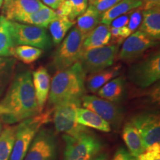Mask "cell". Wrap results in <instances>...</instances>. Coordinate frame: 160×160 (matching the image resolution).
Here are the masks:
<instances>
[{"mask_svg":"<svg viewBox=\"0 0 160 160\" xmlns=\"http://www.w3.org/2000/svg\"><path fill=\"white\" fill-rule=\"evenodd\" d=\"M40 113L32 73L28 70L19 72L13 77L0 101V120L6 125H14Z\"/></svg>","mask_w":160,"mask_h":160,"instance_id":"obj_1","label":"cell"},{"mask_svg":"<svg viewBox=\"0 0 160 160\" xmlns=\"http://www.w3.org/2000/svg\"><path fill=\"white\" fill-rule=\"evenodd\" d=\"M86 73L79 62L62 71H57L51 82L48 95L50 108L62 103L82 105L86 93Z\"/></svg>","mask_w":160,"mask_h":160,"instance_id":"obj_2","label":"cell"},{"mask_svg":"<svg viewBox=\"0 0 160 160\" xmlns=\"http://www.w3.org/2000/svg\"><path fill=\"white\" fill-rule=\"evenodd\" d=\"M63 160H93L102 149V142L88 128L77 134H63Z\"/></svg>","mask_w":160,"mask_h":160,"instance_id":"obj_3","label":"cell"},{"mask_svg":"<svg viewBox=\"0 0 160 160\" xmlns=\"http://www.w3.org/2000/svg\"><path fill=\"white\" fill-rule=\"evenodd\" d=\"M53 109L20 122L17 125L15 139L9 160H23L35 136L45 124L51 121Z\"/></svg>","mask_w":160,"mask_h":160,"instance_id":"obj_4","label":"cell"},{"mask_svg":"<svg viewBox=\"0 0 160 160\" xmlns=\"http://www.w3.org/2000/svg\"><path fill=\"white\" fill-rule=\"evenodd\" d=\"M84 39L76 26L71 30L53 54L52 65L56 71H62L79 61Z\"/></svg>","mask_w":160,"mask_h":160,"instance_id":"obj_5","label":"cell"},{"mask_svg":"<svg viewBox=\"0 0 160 160\" xmlns=\"http://www.w3.org/2000/svg\"><path fill=\"white\" fill-rule=\"evenodd\" d=\"M10 30L14 46L29 45L44 51L53 45L51 37L43 28L10 21Z\"/></svg>","mask_w":160,"mask_h":160,"instance_id":"obj_6","label":"cell"},{"mask_svg":"<svg viewBox=\"0 0 160 160\" xmlns=\"http://www.w3.org/2000/svg\"><path fill=\"white\" fill-rule=\"evenodd\" d=\"M119 51L117 44L88 50L82 52L79 62L86 75L91 74L113 65Z\"/></svg>","mask_w":160,"mask_h":160,"instance_id":"obj_7","label":"cell"},{"mask_svg":"<svg viewBox=\"0 0 160 160\" xmlns=\"http://www.w3.org/2000/svg\"><path fill=\"white\" fill-rule=\"evenodd\" d=\"M128 79L141 88H146L160 79V53H153L130 68Z\"/></svg>","mask_w":160,"mask_h":160,"instance_id":"obj_8","label":"cell"},{"mask_svg":"<svg viewBox=\"0 0 160 160\" xmlns=\"http://www.w3.org/2000/svg\"><path fill=\"white\" fill-rule=\"evenodd\" d=\"M58 142L55 132L42 128L35 136L23 160H57Z\"/></svg>","mask_w":160,"mask_h":160,"instance_id":"obj_9","label":"cell"},{"mask_svg":"<svg viewBox=\"0 0 160 160\" xmlns=\"http://www.w3.org/2000/svg\"><path fill=\"white\" fill-rule=\"evenodd\" d=\"M82 105L99 115L114 129L120 127L124 113L117 104L94 95H85L82 99Z\"/></svg>","mask_w":160,"mask_h":160,"instance_id":"obj_10","label":"cell"},{"mask_svg":"<svg viewBox=\"0 0 160 160\" xmlns=\"http://www.w3.org/2000/svg\"><path fill=\"white\" fill-rule=\"evenodd\" d=\"M81 105L77 103H62L53 108V120L56 131L65 135L73 136L88 128L77 123V108Z\"/></svg>","mask_w":160,"mask_h":160,"instance_id":"obj_11","label":"cell"},{"mask_svg":"<svg viewBox=\"0 0 160 160\" xmlns=\"http://www.w3.org/2000/svg\"><path fill=\"white\" fill-rule=\"evenodd\" d=\"M130 122L137 128L146 148L154 143H159L160 120L157 113L151 112L137 113Z\"/></svg>","mask_w":160,"mask_h":160,"instance_id":"obj_12","label":"cell"},{"mask_svg":"<svg viewBox=\"0 0 160 160\" xmlns=\"http://www.w3.org/2000/svg\"><path fill=\"white\" fill-rule=\"evenodd\" d=\"M157 45L156 40L152 39L142 31L138 30L125 39L117 57L122 61H132Z\"/></svg>","mask_w":160,"mask_h":160,"instance_id":"obj_13","label":"cell"},{"mask_svg":"<svg viewBox=\"0 0 160 160\" xmlns=\"http://www.w3.org/2000/svg\"><path fill=\"white\" fill-rule=\"evenodd\" d=\"M45 5L41 0H14L2 8L8 20L19 22L22 18L37 11Z\"/></svg>","mask_w":160,"mask_h":160,"instance_id":"obj_14","label":"cell"},{"mask_svg":"<svg viewBox=\"0 0 160 160\" xmlns=\"http://www.w3.org/2000/svg\"><path fill=\"white\" fill-rule=\"evenodd\" d=\"M33 88L40 112H42L48 99L51 79L48 70L43 66L38 68L32 73Z\"/></svg>","mask_w":160,"mask_h":160,"instance_id":"obj_15","label":"cell"},{"mask_svg":"<svg viewBox=\"0 0 160 160\" xmlns=\"http://www.w3.org/2000/svg\"><path fill=\"white\" fill-rule=\"evenodd\" d=\"M142 31L152 39H160V6L142 11V19L139 25Z\"/></svg>","mask_w":160,"mask_h":160,"instance_id":"obj_16","label":"cell"},{"mask_svg":"<svg viewBox=\"0 0 160 160\" xmlns=\"http://www.w3.org/2000/svg\"><path fill=\"white\" fill-rule=\"evenodd\" d=\"M122 136L131 157H137L145 150L146 147L140 133L130 121L124 125Z\"/></svg>","mask_w":160,"mask_h":160,"instance_id":"obj_17","label":"cell"},{"mask_svg":"<svg viewBox=\"0 0 160 160\" xmlns=\"http://www.w3.org/2000/svg\"><path fill=\"white\" fill-rule=\"evenodd\" d=\"M121 70L122 66L117 65L111 66L102 71L89 74L88 77L86 78V88L92 93H97L98 90L101 88L104 85L118 77L121 72Z\"/></svg>","mask_w":160,"mask_h":160,"instance_id":"obj_18","label":"cell"},{"mask_svg":"<svg viewBox=\"0 0 160 160\" xmlns=\"http://www.w3.org/2000/svg\"><path fill=\"white\" fill-rule=\"evenodd\" d=\"M111 40L110 26L99 24L84 39L82 52L108 45Z\"/></svg>","mask_w":160,"mask_h":160,"instance_id":"obj_19","label":"cell"},{"mask_svg":"<svg viewBox=\"0 0 160 160\" xmlns=\"http://www.w3.org/2000/svg\"><path fill=\"white\" fill-rule=\"evenodd\" d=\"M77 122L86 128H91L105 133L111 131V125L105 120L91 110L81 107L77 108Z\"/></svg>","mask_w":160,"mask_h":160,"instance_id":"obj_20","label":"cell"},{"mask_svg":"<svg viewBox=\"0 0 160 160\" xmlns=\"http://www.w3.org/2000/svg\"><path fill=\"white\" fill-rule=\"evenodd\" d=\"M99 97L118 104L123 99L125 93V80L122 77H117L104 85L97 92Z\"/></svg>","mask_w":160,"mask_h":160,"instance_id":"obj_21","label":"cell"},{"mask_svg":"<svg viewBox=\"0 0 160 160\" xmlns=\"http://www.w3.org/2000/svg\"><path fill=\"white\" fill-rule=\"evenodd\" d=\"M142 0H122L111 8L102 13L100 23L110 26L111 22L116 18L131 12L138 8L142 7Z\"/></svg>","mask_w":160,"mask_h":160,"instance_id":"obj_22","label":"cell"},{"mask_svg":"<svg viewBox=\"0 0 160 160\" xmlns=\"http://www.w3.org/2000/svg\"><path fill=\"white\" fill-rule=\"evenodd\" d=\"M59 16L54 10L44 5L37 11L32 13L22 18L17 22L28 24V25L38 26V27L47 28L50 24L55 19H58Z\"/></svg>","mask_w":160,"mask_h":160,"instance_id":"obj_23","label":"cell"},{"mask_svg":"<svg viewBox=\"0 0 160 160\" xmlns=\"http://www.w3.org/2000/svg\"><path fill=\"white\" fill-rule=\"evenodd\" d=\"M101 14L102 13L98 11L93 5H89L86 11L77 18L76 27L84 37H85L90 32L99 25Z\"/></svg>","mask_w":160,"mask_h":160,"instance_id":"obj_24","label":"cell"},{"mask_svg":"<svg viewBox=\"0 0 160 160\" xmlns=\"http://www.w3.org/2000/svg\"><path fill=\"white\" fill-rule=\"evenodd\" d=\"M17 59L12 57H0V99L9 87L13 76Z\"/></svg>","mask_w":160,"mask_h":160,"instance_id":"obj_25","label":"cell"},{"mask_svg":"<svg viewBox=\"0 0 160 160\" xmlns=\"http://www.w3.org/2000/svg\"><path fill=\"white\" fill-rule=\"evenodd\" d=\"M88 3V0H65L56 12L59 17H65L75 21L86 11Z\"/></svg>","mask_w":160,"mask_h":160,"instance_id":"obj_26","label":"cell"},{"mask_svg":"<svg viewBox=\"0 0 160 160\" xmlns=\"http://www.w3.org/2000/svg\"><path fill=\"white\" fill-rule=\"evenodd\" d=\"M74 25L75 21L65 17H59L52 22L48 26L52 42L54 45H59L61 43L67 35L68 32Z\"/></svg>","mask_w":160,"mask_h":160,"instance_id":"obj_27","label":"cell"},{"mask_svg":"<svg viewBox=\"0 0 160 160\" xmlns=\"http://www.w3.org/2000/svg\"><path fill=\"white\" fill-rule=\"evenodd\" d=\"M15 46L12 39L10 21L0 17V57H13Z\"/></svg>","mask_w":160,"mask_h":160,"instance_id":"obj_28","label":"cell"},{"mask_svg":"<svg viewBox=\"0 0 160 160\" xmlns=\"http://www.w3.org/2000/svg\"><path fill=\"white\" fill-rule=\"evenodd\" d=\"M17 125L7 126L0 133V160H9L11 157Z\"/></svg>","mask_w":160,"mask_h":160,"instance_id":"obj_29","label":"cell"},{"mask_svg":"<svg viewBox=\"0 0 160 160\" xmlns=\"http://www.w3.org/2000/svg\"><path fill=\"white\" fill-rule=\"evenodd\" d=\"M38 48L29 45H17L13 49V56L25 64H31L37 61L43 53Z\"/></svg>","mask_w":160,"mask_h":160,"instance_id":"obj_30","label":"cell"},{"mask_svg":"<svg viewBox=\"0 0 160 160\" xmlns=\"http://www.w3.org/2000/svg\"><path fill=\"white\" fill-rule=\"evenodd\" d=\"M137 160H160V143H154L145 148Z\"/></svg>","mask_w":160,"mask_h":160,"instance_id":"obj_31","label":"cell"},{"mask_svg":"<svg viewBox=\"0 0 160 160\" xmlns=\"http://www.w3.org/2000/svg\"><path fill=\"white\" fill-rule=\"evenodd\" d=\"M110 31H111V39H113L116 41L117 45L122 43L125 39H127L132 32L131 31L127 26L122 28H111L110 27Z\"/></svg>","mask_w":160,"mask_h":160,"instance_id":"obj_32","label":"cell"},{"mask_svg":"<svg viewBox=\"0 0 160 160\" xmlns=\"http://www.w3.org/2000/svg\"><path fill=\"white\" fill-rule=\"evenodd\" d=\"M142 8L141 7L133 10L130 15L129 21L128 23L127 27L131 30L132 33L136 31L138 28L139 27L140 24L142 19Z\"/></svg>","mask_w":160,"mask_h":160,"instance_id":"obj_33","label":"cell"},{"mask_svg":"<svg viewBox=\"0 0 160 160\" xmlns=\"http://www.w3.org/2000/svg\"><path fill=\"white\" fill-rule=\"evenodd\" d=\"M122 0H91L90 5H93L98 11L103 13L119 2Z\"/></svg>","mask_w":160,"mask_h":160,"instance_id":"obj_34","label":"cell"},{"mask_svg":"<svg viewBox=\"0 0 160 160\" xmlns=\"http://www.w3.org/2000/svg\"><path fill=\"white\" fill-rule=\"evenodd\" d=\"M131 12H129V13H125V14L122 15L119 17L116 18L115 19H113V21L111 22V25H110V27L111 28H122V27H125V26H127L128 23L130 15H131Z\"/></svg>","mask_w":160,"mask_h":160,"instance_id":"obj_35","label":"cell"},{"mask_svg":"<svg viewBox=\"0 0 160 160\" xmlns=\"http://www.w3.org/2000/svg\"><path fill=\"white\" fill-rule=\"evenodd\" d=\"M131 158L132 157L127 150L124 148H119L116 151L112 160H131Z\"/></svg>","mask_w":160,"mask_h":160,"instance_id":"obj_36","label":"cell"},{"mask_svg":"<svg viewBox=\"0 0 160 160\" xmlns=\"http://www.w3.org/2000/svg\"><path fill=\"white\" fill-rule=\"evenodd\" d=\"M65 0H41L44 5L50 8L57 11Z\"/></svg>","mask_w":160,"mask_h":160,"instance_id":"obj_37","label":"cell"},{"mask_svg":"<svg viewBox=\"0 0 160 160\" xmlns=\"http://www.w3.org/2000/svg\"><path fill=\"white\" fill-rule=\"evenodd\" d=\"M142 5L141 8L143 11L160 6V0H142Z\"/></svg>","mask_w":160,"mask_h":160,"instance_id":"obj_38","label":"cell"},{"mask_svg":"<svg viewBox=\"0 0 160 160\" xmlns=\"http://www.w3.org/2000/svg\"><path fill=\"white\" fill-rule=\"evenodd\" d=\"M93 160H108V155L106 153H100L99 155H97Z\"/></svg>","mask_w":160,"mask_h":160,"instance_id":"obj_39","label":"cell"},{"mask_svg":"<svg viewBox=\"0 0 160 160\" xmlns=\"http://www.w3.org/2000/svg\"><path fill=\"white\" fill-rule=\"evenodd\" d=\"M13 1H14V0H4V2H3V5H2V6H3V8H5L6 6H8L9 5L10 3H11Z\"/></svg>","mask_w":160,"mask_h":160,"instance_id":"obj_40","label":"cell"},{"mask_svg":"<svg viewBox=\"0 0 160 160\" xmlns=\"http://www.w3.org/2000/svg\"><path fill=\"white\" fill-rule=\"evenodd\" d=\"M2 121L0 120V133L2 132Z\"/></svg>","mask_w":160,"mask_h":160,"instance_id":"obj_41","label":"cell"},{"mask_svg":"<svg viewBox=\"0 0 160 160\" xmlns=\"http://www.w3.org/2000/svg\"><path fill=\"white\" fill-rule=\"evenodd\" d=\"M3 2H4V0H0V8H1L2 6Z\"/></svg>","mask_w":160,"mask_h":160,"instance_id":"obj_42","label":"cell"},{"mask_svg":"<svg viewBox=\"0 0 160 160\" xmlns=\"http://www.w3.org/2000/svg\"><path fill=\"white\" fill-rule=\"evenodd\" d=\"M131 160H137V159H136V158H135V157H132V158H131Z\"/></svg>","mask_w":160,"mask_h":160,"instance_id":"obj_43","label":"cell"}]
</instances>
